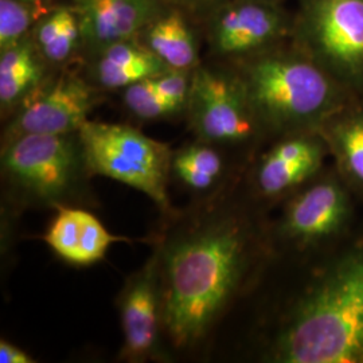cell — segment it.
I'll return each mask as SVG.
<instances>
[{
  "mask_svg": "<svg viewBox=\"0 0 363 363\" xmlns=\"http://www.w3.org/2000/svg\"><path fill=\"white\" fill-rule=\"evenodd\" d=\"M233 184L163 214L151 238L169 361L208 359L220 325L256 268L259 235L234 201Z\"/></svg>",
  "mask_w": 363,
  "mask_h": 363,
  "instance_id": "6da1fadb",
  "label": "cell"
},
{
  "mask_svg": "<svg viewBox=\"0 0 363 363\" xmlns=\"http://www.w3.org/2000/svg\"><path fill=\"white\" fill-rule=\"evenodd\" d=\"M347 195L335 182L312 184L286 205L279 234L295 245H308L337 233L347 220Z\"/></svg>",
  "mask_w": 363,
  "mask_h": 363,
  "instance_id": "7c38bea8",
  "label": "cell"
},
{
  "mask_svg": "<svg viewBox=\"0 0 363 363\" xmlns=\"http://www.w3.org/2000/svg\"><path fill=\"white\" fill-rule=\"evenodd\" d=\"M0 362L1 363H34L35 359L26 351L19 349L6 339H0Z\"/></svg>",
  "mask_w": 363,
  "mask_h": 363,
  "instance_id": "cb8c5ba5",
  "label": "cell"
},
{
  "mask_svg": "<svg viewBox=\"0 0 363 363\" xmlns=\"http://www.w3.org/2000/svg\"><path fill=\"white\" fill-rule=\"evenodd\" d=\"M82 65V74L103 91H121L169 69L138 39L120 40L89 52Z\"/></svg>",
  "mask_w": 363,
  "mask_h": 363,
  "instance_id": "9a60e30c",
  "label": "cell"
},
{
  "mask_svg": "<svg viewBox=\"0 0 363 363\" xmlns=\"http://www.w3.org/2000/svg\"><path fill=\"white\" fill-rule=\"evenodd\" d=\"M294 45L350 93H363V0H300Z\"/></svg>",
  "mask_w": 363,
  "mask_h": 363,
  "instance_id": "8992f818",
  "label": "cell"
},
{
  "mask_svg": "<svg viewBox=\"0 0 363 363\" xmlns=\"http://www.w3.org/2000/svg\"><path fill=\"white\" fill-rule=\"evenodd\" d=\"M322 156L323 145L311 132L280 138L257 163L253 175L256 193L265 199L286 195L318 169Z\"/></svg>",
  "mask_w": 363,
  "mask_h": 363,
  "instance_id": "5bb4252c",
  "label": "cell"
},
{
  "mask_svg": "<svg viewBox=\"0 0 363 363\" xmlns=\"http://www.w3.org/2000/svg\"><path fill=\"white\" fill-rule=\"evenodd\" d=\"M43 241L67 264L88 267L105 259L111 245L130 242L128 237L109 233L91 210L77 206H58Z\"/></svg>",
  "mask_w": 363,
  "mask_h": 363,
  "instance_id": "4fadbf2b",
  "label": "cell"
},
{
  "mask_svg": "<svg viewBox=\"0 0 363 363\" xmlns=\"http://www.w3.org/2000/svg\"><path fill=\"white\" fill-rule=\"evenodd\" d=\"M123 330L118 358L124 362L169 361L163 339L157 259L151 256L125 280L117 298Z\"/></svg>",
  "mask_w": 363,
  "mask_h": 363,
  "instance_id": "30bf717a",
  "label": "cell"
},
{
  "mask_svg": "<svg viewBox=\"0 0 363 363\" xmlns=\"http://www.w3.org/2000/svg\"><path fill=\"white\" fill-rule=\"evenodd\" d=\"M196 26L189 13L167 6L136 39L169 69L193 72L202 64Z\"/></svg>",
  "mask_w": 363,
  "mask_h": 363,
  "instance_id": "2e32d148",
  "label": "cell"
},
{
  "mask_svg": "<svg viewBox=\"0 0 363 363\" xmlns=\"http://www.w3.org/2000/svg\"><path fill=\"white\" fill-rule=\"evenodd\" d=\"M322 130L337 151L343 169L363 186V103L351 101L331 117Z\"/></svg>",
  "mask_w": 363,
  "mask_h": 363,
  "instance_id": "ffe728a7",
  "label": "cell"
},
{
  "mask_svg": "<svg viewBox=\"0 0 363 363\" xmlns=\"http://www.w3.org/2000/svg\"><path fill=\"white\" fill-rule=\"evenodd\" d=\"M52 3L0 0V50L27 38Z\"/></svg>",
  "mask_w": 363,
  "mask_h": 363,
  "instance_id": "44dd1931",
  "label": "cell"
},
{
  "mask_svg": "<svg viewBox=\"0 0 363 363\" xmlns=\"http://www.w3.org/2000/svg\"><path fill=\"white\" fill-rule=\"evenodd\" d=\"M226 64V62H225ZM264 133L322 130L351 94L292 40L230 62Z\"/></svg>",
  "mask_w": 363,
  "mask_h": 363,
  "instance_id": "3957f363",
  "label": "cell"
},
{
  "mask_svg": "<svg viewBox=\"0 0 363 363\" xmlns=\"http://www.w3.org/2000/svg\"><path fill=\"white\" fill-rule=\"evenodd\" d=\"M169 6H174L189 13L201 26L210 13L226 0H164Z\"/></svg>",
  "mask_w": 363,
  "mask_h": 363,
  "instance_id": "603a6c76",
  "label": "cell"
},
{
  "mask_svg": "<svg viewBox=\"0 0 363 363\" xmlns=\"http://www.w3.org/2000/svg\"><path fill=\"white\" fill-rule=\"evenodd\" d=\"M295 15L274 0H226L201 25L214 61L235 62L292 38Z\"/></svg>",
  "mask_w": 363,
  "mask_h": 363,
  "instance_id": "ba28073f",
  "label": "cell"
},
{
  "mask_svg": "<svg viewBox=\"0 0 363 363\" xmlns=\"http://www.w3.org/2000/svg\"><path fill=\"white\" fill-rule=\"evenodd\" d=\"M77 11L84 57L106 45L136 39L169 4L164 0H69Z\"/></svg>",
  "mask_w": 363,
  "mask_h": 363,
  "instance_id": "8fae6325",
  "label": "cell"
},
{
  "mask_svg": "<svg viewBox=\"0 0 363 363\" xmlns=\"http://www.w3.org/2000/svg\"><path fill=\"white\" fill-rule=\"evenodd\" d=\"M265 361L363 363V252L292 298L262 343Z\"/></svg>",
  "mask_w": 363,
  "mask_h": 363,
  "instance_id": "7a4b0ae2",
  "label": "cell"
},
{
  "mask_svg": "<svg viewBox=\"0 0 363 363\" xmlns=\"http://www.w3.org/2000/svg\"><path fill=\"white\" fill-rule=\"evenodd\" d=\"M228 154L214 144L195 139L172 152L171 178L194 198L214 194L232 181Z\"/></svg>",
  "mask_w": 363,
  "mask_h": 363,
  "instance_id": "d6986e66",
  "label": "cell"
},
{
  "mask_svg": "<svg viewBox=\"0 0 363 363\" xmlns=\"http://www.w3.org/2000/svg\"><path fill=\"white\" fill-rule=\"evenodd\" d=\"M104 91L82 73L65 67L52 72L49 79L13 116L1 133V145L34 133H72L89 120Z\"/></svg>",
  "mask_w": 363,
  "mask_h": 363,
  "instance_id": "9c48e42d",
  "label": "cell"
},
{
  "mask_svg": "<svg viewBox=\"0 0 363 363\" xmlns=\"http://www.w3.org/2000/svg\"><path fill=\"white\" fill-rule=\"evenodd\" d=\"M1 182L13 211L97 203L78 132L25 135L3 144Z\"/></svg>",
  "mask_w": 363,
  "mask_h": 363,
  "instance_id": "277c9868",
  "label": "cell"
},
{
  "mask_svg": "<svg viewBox=\"0 0 363 363\" xmlns=\"http://www.w3.org/2000/svg\"><path fill=\"white\" fill-rule=\"evenodd\" d=\"M121 97L130 115L145 121L164 120L184 113L182 108L159 93L151 78L123 89Z\"/></svg>",
  "mask_w": 363,
  "mask_h": 363,
  "instance_id": "7402d4cb",
  "label": "cell"
},
{
  "mask_svg": "<svg viewBox=\"0 0 363 363\" xmlns=\"http://www.w3.org/2000/svg\"><path fill=\"white\" fill-rule=\"evenodd\" d=\"M274 1H281V0H274Z\"/></svg>",
  "mask_w": 363,
  "mask_h": 363,
  "instance_id": "484cf974",
  "label": "cell"
},
{
  "mask_svg": "<svg viewBox=\"0 0 363 363\" xmlns=\"http://www.w3.org/2000/svg\"><path fill=\"white\" fill-rule=\"evenodd\" d=\"M26 1H34V3H52V0H26Z\"/></svg>",
  "mask_w": 363,
  "mask_h": 363,
  "instance_id": "d4e9b609",
  "label": "cell"
},
{
  "mask_svg": "<svg viewBox=\"0 0 363 363\" xmlns=\"http://www.w3.org/2000/svg\"><path fill=\"white\" fill-rule=\"evenodd\" d=\"M52 70L28 35L11 48L0 50V109L9 118L38 91Z\"/></svg>",
  "mask_w": 363,
  "mask_h": 363,
  "instance_id": "e0dca14e",
  "label": "cell"
},
{
  "mask_svg": "<svg viewBox=\"0 0 363 363\" xmlns=\"http://www.w3.org/2000/svg\"><path fill=\"white\" fill-rule=\"evenodd\" d=\"M79 140L91 177L100 175L124 183L147 195L162 216L175 208L169 201L172 150L127 124L88 120Z\"/></svg>",
  "mask_w": 363,
  "mask_h": 363,
  "instance_id": "5b68a950",
  "label": "cell"
},
{
  "mask_svg": "<svg viewBox=\"0 0 363 363\" xmlns=\"http://www.w3.org/2000/svg\"><path fill=\"white\" fill-rule=\"evenodd\" d=\"M39 54L52 70L70 67L84 60V37L78 13L67 3L54 4L39 18L31 31Z\"/></svg>",
  "mask_w": 363,
  "mask_h": 363,
  "instance_id": "ac0fdd59",
  "label": "cell"
},
{
  "mask_svg": "<svg viewBox=\"0 0 363 363\" xmlns=\"http://www.w3.org/2000/svg\"><path fill=\"white\" fill-rule=\"evenodd\" d=\"M184 115L196 140L228 152L262 135L237 73L220 61L202 62L193 70Z\"/></svg>",
  "mask_w": 363,
  "mask_h": 363,
  "instance_id": "52a82bcc",
  "label": "cell"
}]
</instances>
